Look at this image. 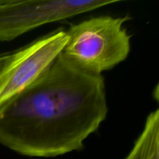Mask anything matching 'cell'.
<instances>
[{
  "label": "cell",
  "mask_w": 159,
  "mask_h": 159,
  "mask_svg": "<svg viewBox=\"0 0 159 159\" xmlns=\"http://www.w3.org/2000/svg\"><path fill=\"white\" fill-rule=\"evenodd\" d=\"M125 159H159V110L151 112L144 127Z\"/></svg>",
  "instance_id": "obj_5"
},
{
  "label": "cell",
  "mask_w": 159,
  "mask_h": 159,
  "mask_svg": "<svg viewBox=\"0 0 159 159\" xmlns=\"http://www.w3.org/2000/svg\"><path fill=\"white\" fill-rule=\"evenodd\" d=\"M100 16L72 25L61 55L77 69L94 75L124 61L130 51V35L124 27L130 20Z\"/></svg>",
  "instance_id": "obj_2"
},
{
  "label": "cell",
  "mask_w": 159,
  "mask_h": 159,
  "mask_svg": "<svg viewBox=\"0 0 159 159\" xmlns=\"http://www.w3.org/2000/svg\"><path fill=\"white\" fill-rule=\"evenodd\" d=\"M68 40L63 28L6 55L0 71V107L37 80L60 55Z\"/></svg>",
  "instance_id": "obj_4"
},
{
  "label": "cell",
  "mask_w": 159,
  "mask_h": 159,
  "mask_svg": "<svg viewBox=\"0 0 159 159\" xmlns=\"http://www.w3.org/2000/svg\"><path fill=\"white\" fill-rule=\"evenodd\" d=\"M107 112L104 78L77 69L60 54L41 76L0 107V144L41 158L79 151Z\"/></svg>",
  "instance_id": "obj_1"
},
{
  "label": "cell",
  "mask_w": 159,
  "mask_h": 159,
  "mask_svg": "<svg viewBox=\"0 0 159 159\" xmlns=\"http://www.w3.org/2000/svg\"><path fill=\"white\" fill-rule=\"evenodd\" d=\"M118 0H0V41H10L38 26L95 10Z\"/></svg>",
  "instance_id": "obj_3"
},
{
  "label": "cell",
  "mask_w": 159,
  "mask_h": 159,
  "mask_svg": "<svg viewBox=\"0 0 159 159\" xmlns=\"http://www.w3.org/2000/svg\"><path fill=\"white\" fill-rule=\"evenodd\" d=\"M6 55L0 56V71H1V69L2 68L3 65H4L5 61H6Z\"/></svg>",
  "instance_id": "obj_6"
}]
</instances>
